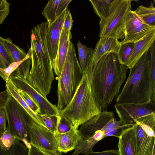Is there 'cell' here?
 <instances>
[{"label":"cell","instance_id":"6da1fadb","mask_svg":"<svg viewBox=\"0 0 155 155\" xmlns=\"http://www.w3.org/2000/svg\"><path fill=\"white\" fill-rule=\"evenodd\" d=\"M48 26V23L44 21L31 30V47L28 51L31 66L26 78L32 87L45 97L50 94L54 78L46 40Z\"/></svg>","mask_w":155,"mask_h":155},{"label":"cell","instance_id":"7a4b0ae2","mask_svg":"<svg viewBox=\"0 0 155 155\" xmlns=\"http://www.w3.org/2000/svg\"><path fill=\"white\" fill-rule=\"evenodd\" d=\"M127 69L119 63L116 54L113 53L104 55L97 62L93 74L91 90L103 111L106 110L119 93L125 79Z\"/></svg>","mask_w":155,"mask_h":155},{"label":"cell","instance_id":"3957f363","mask_svg":"<svg viewBox=\"0 0 155 155\" xmlns=\"http://www.w3.org/2000/svg\"><path fill=\"white\" fill-rule=\"evenodd\" d=\"M97 64L91 62L83 73L82 79L72 99L68 105L60 110L72 123L75 128L102 112V109L94 97L92 82Z\"/></svg>","mask_w":155,"mask_h":155},{"label":"cell","instance_id":"277c9868","mask_svg":"<svg viewBox=\"0 0 155 155\" xmlns=\"http://www.w3.org/2000/svg\"><path fill=\"white\" fill-rule=\"evenodd\" d=\"M149 58L148 51L130 69L125 84L116 97V103L155 102V86L151 74Z\"/></svg>","mask_w":155,"mask_h":155},{"label":"cell","instance_id":"5b68a950","mask_svg":"<svg viewBox=\"0 0 155 155\" xmlns=\"http://www.w3.org/2000/svg\"><path fill=\"white\" fill-rule=\"evenodd\" d=\"M83 74L74 46L70 41L61 72L56 78L58 81L57 107L59 111L64 108L72 99Z\"/></svg>","mask_w":155,"mask_h":155},{"label":"cell","instance_id":"8992f818","mask_svg":"<svg viewBox=\"0 0 155 155\" xmlns=\"http://www.w3.org/2000/svg\"><path fill=\"white\" fill-rule=\"evenodd\" d=\"M130 0H113L109 15L99 22V37L112 38L123 41L125 37L124 23L131 9Z\"/></svg>","mask_w":155,"mask_h":155},{"label":"cell","instance_id":"52a82bcc","mask_svg":"<svg viewBox=\"0 0 155 155\" xmlns=\"http://www.w3.org/2000/svg\"><path fill=\"white\" fill-rule=\"evenodd\" d=\"M4 108L8 122L7 127L16 138L22 142L28 149L30 148L31 145L28 125L33 120L18 102L10 95Z\"/></svg>","mask_w":155,"mask_h":155},{"label":"cell","instance_id":"ba28073f","mask_svg":"<svg viewBox=\"0 0 155 155\" xmlns=\"http://www.w3.org/2000/svg\"><path fill=\"white\" fill-rule=\"evenodd\" d=\"M112 111H103L81 125L80 129L94 131L101 130L106 137L119 138L124 130L132 125L124 124L121 120H117Z\"/></svg>","mask_w":155,"mask_h":155},{"label":"cell","instance_id":"9c48e42d","mask_svg":"<svg viewBox=\"0 0 155 155\" xmlns=\"http://www.w3.org/2000/svg\"><path fill=\"white\" fill-rule=\"evenodd\" d=\"M31 145L52 155H61L58 151L54 133L40 125L32 120L28 125Z\"/></svg>","mask_w":155,"mask_h":155},{"label":"cell","instance_id":"30bf717a","mask_svg":"<svg viewBox=\"0 0 155 155\" xmlns=\"http://www.w3.org/2000/svg\"><path fill=\"white\" fill-rule=\"evenodd\" d=\"M9 78L17 89L28 94L40 108L39 114L58 116L60 111L57 106L51 103L45 97L36 90L26 80L20 77L10 76Z\"/></svg>","mask_w":155,"mask_h":155},{"label":"cell","instance_id":"8fae6325","mask_svg":"<svg viewBox=\"0 0 155 155\" xmlns=\"http://www.w3.org/2000/svg\"><path fill=\"white\" fill-rule=\"evenodd\" d=\"M114 107L120 120L131 125L137 119L155 113V102L152 101L140 104L116 103Z\"/></svg>","mask_w":155,"mask_h":155},{"label":"cell","instance_id":"7c38bea8","mask_svg":"<svg viewBox=\"0 0 155 155\" xmlns=\"http://www.w3.org/2000/svg\"><path fill=\"white\" fill-rule=\"evenodd\" d=\"M125 37L121 43L136 42L155 31V25L147 24L136 13L130 11L124 23Z\"/></svg>","mask_w":155,"mask_h":155},{"label":"cell","instance_id":"4fadbf2b","mask_svg":"<svg viewBox=\"0 0 155 155\" xmlns=\"http://www.w3.org/2000/svg\"><path fill=\"white\" fill-rule=\"evenodd\" d=\"M67 9L58 17L53 23L48 26L47 31V45L52 62L56 57L60 35Z\"/></svg>","mask_w":155,"mask_h":155},{"label":"cell","instance_id":"5bb4252c","mask_svg":"<svg viewBox=\"0 0 155 155\" xmlns=\"http://www.w3.org/2000/svg\"><path fill=\"white\" fill-rule=\"evenodd\" d=\"M137 124L125 128L119 138L118 147L120 155H137L136 137Z\"/></svg>","mask_w":155,"mask_h":155},{"label":"cell","instance_id":"9a60e30c","mask_svg":"<svg viewBox=\"0 0 155 155\" xmlns=\"http://www.w3.org/2000/svg\"><path fill=\"white\" fill-rule=\"evenodd\" d=\"M71 30L63 27L56 57L52 62L53 70L58 76L60 74L66 57L69 43L72 38Z\"/></svg>","mask_w":155,"mask_h":155},{"label":"cell","instance_id":"2e32d148","mask_svg":"<svg viewBox=\"0 0 155 155\" xmlns=\"http://www.w3.org/2000/svg\"><path fill=\"white\" fill-rule=\"evenodd\" d=\"M155 31L147 35L141 39L135 42V45L132 53L125 65L130 69L139 61L143 55L155 42Z\"/></svg>","mask_w":155,"mask_h":155},{"label":"cell","instance_id":"e0dca14e","mask_svg":"<svg viewBox=\"0 0 155 155\" xmlns=\"http://www.w3.org/2000/svg\"><path fill=\"white\" fill-rule=\"evenodd\" d=\"M54 134L58 151L60 153L74 150L81 140L78 130L74 127L64 133Z\"/></svg>","mask_w":155,"mask_h":155},{"label":"cell","instance_id":"ac0fdd59","mask_svg":"<svg viewBox=\"0 0 155 155\" xmlns=\"http://www.w3.org/2000/svg\"><path fill=\"white\" fill-rule=\"evenodd\" d=\"M120 45V42L114 38H100L93 50L91 61L97 64L104 55L110 53H117Z\"/></svg>","mask_w":155,"mask_h":155},{"label":"cell","instance_id":"d6986e66","mask_svg":"<svg viewBox=\"0 0 155 155\" xmlns=\"http://www.w3.org/2000/svg\"><path fill=\"white\" fill-rule=\"evenodd\" d=\"M137 124V155H155V136L148 134L140 126Z\"/></svg>","mask_w":155,"mask_h":155},{"label":"cell","instance_id":"ffe728a7","mask_svg":"<svg viewBox=\"0 0 155 155\" xmlns=\"http://www.w3.org/2000/svg\"><path fill=\"white\" fill-rule=\"evenodd\" d=\"M6 90L9 94L14 98L23 107L37 124L45 128V126L39 114L33 112L27 105L19 93L17 89L9 78L6 82Z\"/></svg>","mask_w":155,"mask_h":155},{"label":"cell","instance_id":"44dd1931","mask_svg":"<svg viewBox=\"0 0 155 155\" xmlns=\"http://www.w3.org/2000/svg\"><path fill=\"white\" fill-rule=\"evenodd\" d=\"M77 46L79 64L84 73L91 61L93 50L92 48L87 47L82 44L80 41L78 42Z\"/></svg>","mask_w":155,"mask_h":155},{"label":"cell","instance_id":"7402d4cb","mask_svg":"<svg viewBox=\"0 0 155 155\" xmlns=\"http://www.w3.org/2000/svg\"><path fill=\"white\" fill-rule=\"evenodd\" d=\"M154 2H151L148 7L143 5L138 6L134 11L136 14L147 24L155 25V8Z\"/></svg>","mask_w":155,"mask_h":155},{"label":"cell","instance_id":"603a6c76","mask_svg":"<svg viewBox=\"0 0 155 155\" xmlns=\"http://www.w3.org/2000/svg\"><path fill=\"white\" fill-rule=\"evenodd\" d=\"M113 0H89L94 11L101 20L106 18L109 14Z\"/></svg>","mask_w":155,"mask_h":155},{"label":"cell","instance_id":"cb8c5ba5","mask_svg":"<svg viewBox=\"0 0 155 155\" xmlns=\"http://www.w3.org/2000/svg\"><path fill=\"white\" fill-rule=\"evenodd\" d=\"M135 45V42L121 43L119 51L116 54L119 64L125 65L132 53Z\"/></svg>","mask_w":155,"mask_h":155},{"label":"cell","instance_id":"d4e9b609","mask_svg":"<svg viewBox=\"0 0 155 155\" xmlns=\"http://www.w3.org/2000/svg\"><path fill=\"white\" fill-rule=\"evenodd\" d=\"M60 0H49L44 8L42 14L48 23V26L53 23L57 18V9Z\"/></svg>","mask_w":155,"mask_h":155},{"label":"cell","instance_id":"484cf974","mask_svg":"<svg viewBox=\"0 0 155 155\" xmlns=\"http://www.w3.org/2000/svg\"><path fill=\"white\" fill-rule=\"evenodd\" d=\"M74 127L71 122L65 116L60 113L54 133H63L67 132Z\"/></svg>","mask_w":155,"mask_h":155},{"label":"cell","instance_id":"4316f807","mask_svg":"<svg viewBox=\"0 0 155 155\" xmlns=\"http://www.w3.org/2000/svg\"><path fill=\"white\" fill-rule=\"evenodd\" d=\"M31 64L30 56L24 61L12 73L10 76L20 77L26 79L30 71Z\"/></svg>","mask_w":155,"mask_h":155},{"label":"cell","instance_id":"83f0119b","mask_svg":"<svg viewBox=\"0 0 155 155\" xmlns=\"http://www.w3.org/2000/svg\"><path fill=\"white\" fill-rule=\"evenodd\" d=\"M30 56V53L28 51L26 56L22 60L19 61L12 62L5 68H0V77L4 81L6 82L12 73L16 70L24 61Z\"/></svg>","mask_w":155,"mask_h":155},{"label":"cell","instance_id":"f1b7e54d","mask_svg":"<svg viewBox=\"0 0 155 155\" xmlns=\"http://www.w3.org/2000/svg\"><path fill=\"white\" fill-rule=\"evenodd\" d=\"M28 149L20 140L16 139L9 150L8 155H28Z\"/></svg>","mask_w":155,"mask_h":155},{"label":"cell","instance_id":"f546056e","mask_svg":"<svg viewBox=\"0 0 155 155\" xmlns=\"http://www.w3.org/2000/svg\"><path fill=\"white\" fill-rule=\"evenodd\" d=\"M16 139L7 127L6 130L0 137V143L6 150L9 151Z\"/></svg>","mask_w":155,"mask_h":155},{"label":"cell","instance_id":"4dcf8cb0","mask_svg":"<svg viewBox=\"0 0 155 155\" xmlns=\"http://www.w3.org/2000/svg\"><path fill=\"white\" fill-rule=\"evenodd\" d=\"M2 37L0 36V57L5 68L14 62L9 51L2 42Z\"/></svg>","mask_w":155,"mask_h":155},{"label":"cell","instance_id":"1f68e13d","mask_svg":"<svg viewBox=\"0 0 155 155\" xmlns=\"http://www.w3.org/2000/svg\"><path fill=\"white\" fill-rule=\"evenodd\" d=\"M39 115L46 128L48 130L54 133L57 125L58 116L48 115Z\"/></svg>","mask_w":155,"mask_h":155},{"label":"cell","instance_id":"d6a6232c","mask_svg":"<svg viewBox=\"0 0 155 155\" xmlns=\"http://www.w3.org/2000/svg\"><path fill=\"white\" fill-rule=\"evenodd\" d=\"M149 64L153 83L155 86V43L154 42L149 50Z\"/></svg>","mask_w":155,"mask_h":155},{"label":"cell","instance_id":"836d02e7","mask_svg":"<svg viewBox=\"0 0 155 155\" xmlns=\"http://www.w3.org/2000/svg\"><path fill=\"white\" fill-rule=\"evenodd\" d=\"M18 91L21 97L30 109L36 114H39L40 112V108L38 105L25 92L18 90Z\"/></svg>","mask_w":155,"mask_h":155},{"label":"cell","instance_id":"e575fe53","mask_svg":"<svg viewBox=\"0 0 155 155\" xmlns=\"http://www.w3.org/2000/svg\"><path fill=\"white\" fill-rule=\"evenodd\" d=\"M10 4L6 0H0V25L4 22L8 15Z\"/></svg>","mask_w":155,"mask_h":155},{"label":"cell","instance_id":"d590c367","mask_svg":"<svg viewBox=\"0 0 155 155\" xmlns=\"http://www.w3.org/2000/svg\"><path fill=\"white\" fill-rule=\"evenodd\" d=\"M7 117L4 107L0 108V130L3 133L6 129Z\"/></svg>","mask_w":155,"mask_h":155},{"label":"cell","instance_id":"8d00e7d4","mask_svg":"<svg viewBox=\"0 0 155 155\" xmlns=\"http://www.w3.org/2000/svg\"><path fill=\"white\" fill-rule=\"evenodd\" d=\"M72 0H60L57 6L56 15L58 18L67 8Z\"/></svg>","mask_w":155,"mask_h":155},{"label":"cell","instance_id":"74e56055","mask_svg":"<svg viewBox=\"0 0 155 155\" xmlns=\"http://www.w3.org/2000/svg\"><path fill=\"white\" fill-rule=\"evenodd\" d=\"M84 155H120L118 150L116 149L106 150L99 152L93 151L84 154Z\"/></svg>","mask_w":155,"mask_h":155},{"label":"cell","instance_id":"f35d334b","mask_svg":"<svg viewBox=\"0 0 155 155\" xmlns=\"http://www.w3.org/2000/svg\"><path fill=\"white\" fill-rule=\"evenodd\" d=\"M73 22L71 14L67 9L63 27L67 29L71 30Z\"/></svg>","mask_w":155,"mask_h":155},{"label":"cell","instance_id":"ab89813d","mask_svg":"<svg viewBox=\"0 0 155 155\" xmlns=\"http://www.w3.org/2000/svg\"><path fill=\"white\" fill-rule=\"evenodd\" d=\"M28 149V155H52L43 152L31 145Z\"/></svg>","mask_w":155,"mask_h":155},{"label":"cell","instance_id":"60d3db41","mask_svg":"<svg viewBox=\"0 0 155 155\" xmlns=\"http://www.w3.org/2000/svg\"><path fill=\"white\" fill-rule=\"evenodd\" d=\"M9 95L6 90L0 92V105L5 106Z\"/></svg>","mask_w":155,"mask_h":155},{"label":"cell","instance_id":"b9f144b4","mask_svg":"<svg viewBox=\"0 0 155 155\" xmlns=\"http://www.w3.org/2000/svg\"><path fill=\"white\" fill-rule=\"evenodd\" d=\"M0 130V137L2 134ZM9 151L6 150L1 144L0 143V155H8Z\"/></svg>","mask_w":155,"mask_h":155},{"label":"cell","instance_id":"7bdbcfd3","mask_svg":"<svg viewBox=\"0 0 155 155\" xmlns=\"http://www.w3.org/2000/svg\"><path fill=\"white\" fill-rule=\"evenodd\" d=\"M0 68H4L5 67L3 64L2 60L0 57Z\"/></svg>","mask_w":155,"mask_h":155},{"label":"cell","instance_id":"ee69618b","mask_svg":"<svg viewBox=\"0 0 155 155\" xmlns=\"http://www.w3.org/2000/svg\"><path fill=\"white\" fill-rule=\"evenodd\" d=\"M2 107L1 106H0V108H2Z\"/></svg>","mask_w":155,"mask_h":155},{"label":"cell","instance_id":"f6af8a7d","mask_svg":"<svg viewBox=\"0 0 155 155\" xmlns=\"http://www.w3.org/2000/svg\"></svg>","mask_w":155,"mask_h":155}]
</instances>
